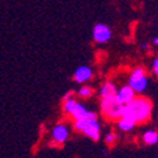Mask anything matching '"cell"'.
<instances>
[{
	"label": "cell",
	"mask_w": 158,
	"mask_h": 158,
	"mask_svg": "<svg viewBox=\"0 0 158 158\" xmlns=\"http://www.w3.org/2000/svg\"><path fill=\"white\" fill-rule=\"evenodd\" d=\"M127 106L131 108L137 122H143L151 115L152 104L144 98H133Z\"/></svg>",
	"instance_id": "1"
},
{
	"label": "cell",
	"mask_w": 158,
	"mask_h": 158,
	"mask_svg": "<svg viewBox=\"0 0 158 158\" xmlns=\"http://www.w3.org/2000/svg\"><path fill=\"white\" fill-rule=\"evenodd\" d=\"M124 104H121L117 101V95L110 98H103L102 99V110L103 113L109 118H121L122 117V109Z\"/></svg>",
	"instance_id": "2"
},
{
	"label": "cell",
	"mask_w": 158,
	"mask_h": 158,
	"mask_svg": "<svg viewBox=\"0 0 158 158\" xmlns=\"http://www.w3.org/2000/svg\"><path fill=\"white\" fill-rule=\"evenodd\" d=\"M129 85L133 88L134 92H142L147 87V77L142 68H137L133 70L129 78Z\"/></svg>",
	"instance_id": "3"
},
{
	"label": "cell",
	"mask_w": 158,
	"mask_h": 158,
	"mask_svg": "<svg viewBox=\"0 0 158 158\" xmlns=\"http://www.w3.org/2000/svg\"><path fill=\"white\" fill-rule=\"evenodd\" d=\"M112 36V30L107 24L98 23L93 28V39L97 43H107Z\"/></svg>",
	"instance_id": "4"
},
{
	"label": "cell",
	"mask_w": 158,
	"mask_h": 158,
	"mask_svg": "<svg viewBox=\"0 0 158 158\" xmlns=\"http://www.w3.org/2000/svg\"><path fill=\"white\" fill-rule=\"evenodd\" d=\"M85 135L90 137L92 139L97 141L99 138V132H101V124L98 123L97 119H93V121H89L88 124L84 127V129L82 131Z\"/></svg>",
	"instance_id": "5"
},
{
	"label": "cell",
	"mask_w": 158,
	"mask_h": 158,
	"mask_svg": "<svg viewBox=\"0 0 158 158\" xmlns=\"http://www.w3.org/2000/svg\"><path fill=\"white\" fill-rule=\"evenodd\" d=\"M134 98V90L131 85H126L121 88L119 92H117V101L121 104H128Z\"/></svg>",
	"instance_id": "6"
},
{
	"label": "cell",
	"mask_w": 158,
	"mask_h": 158,
	"mask_svg": "<svg viewBox=\"0 0 158 158\" xmlns=\"http://www.w3.org/2000/svg\"><path fill=\"white\" fill-rule=\"evenodd\" d=\"M93 75V72L89 67L87 65H82V67H79L75 73H74V81L78 82V83H84L87 81H89V79L92 78Z\"/></svg>",
	"instance_id": "7"
},
{
	"label": "cell",
	"mask_w": 158,
	"mask_h": 158,
	"mask_svg": "<svg viewBox=\"0 0 158 158\" xmlns=\"http://www.w3.org/2000/svg\"><path fill=\"white\" fill-rule=\"evenodd\" d=\"M69 135V131L65 126L63 124H58L54 131H53V138H54V141L56 143H63L67 141V138Z\"/></svg>",
	"instance_id": "8"
},
{
	"label": "cell",
	"mask_w": 158,
	"mask_h": 158,
	"mask_svg": "<svg viewBox=\"0 0 158 158\" xmlns=\"http://www.w3.org/2000/svg\"><path fill=\"white\" fill-rule=\"evenodd\" d=\"M101 95L102 98H110V97H115L117 95V89L115 85L113 83H106L102 89H101Z\"/></svg>",
	"instance_id": "9"
},
{
	"label": "cell",
	"mask_w": 158,
	"mask_h": 158,
	"mask_svg": "<svg viewBox=\"0 0 158 158\" xmlns=\"http://www.w3.org/2000/svg\"><path fill=\"white\" fill-rule=\"evenodd\" d=\"M87 113H88V110H87V108L83 104L77 103L75 107H74V109H73V112L70 114L75 118V119H81V118H84L87 115Z\"/></svg>",
	"instance_id": "10"
},
{
	"label": "cell",
	"mask_w": 158,
	"mask_h": 158,
	"mask_svg": "<svg viewBox=\"0 0 158 158\" xmlns=\"http://www.w3.org/2000/svg\"><path fill=\"white\" fill-rule=\"evenodd\" d=\"M122 119L119 121V123H118V126H119V128L122 131H131L134 124L137 123L134 119H132V118H128V117H121Z\"/></svg>",
	"instance_id": "11"
},
{
	"label": "cell",
	"mask_w": 158,
	"mask_h": 158,
	"mask_svg": "<svg viewBox=\"0 0 158 158\" xmlns=\"http://www.w3.org/2000/svg\"><path fill=\"white\" fill-rule=\"evenodd\" d=\"M143 141L147 144H154L158 142V134L154 131H148L143 134Z\"/></svg>",
	"instance_id": "12"
},
{
	"label": "cell",
	"mask_w": 158,
	"mask_h": 158,
	"mask_svg": "<svg viewBox=\"0 0 158 158\" xmlns=\"http://www.w3.org/2000/svg\"><path fill=\"white\" fill-rule=\"evenodd\" d=\"M75 104H77V102L74 99H72V98H70V99H67L65 103H64V110L67 113H72L74 107H75Z\"/></svg>",
	"instance_id": "13"
},
{
	"label": "cell",
	"mask_w": 158,
	"mask_h": 158,
	"mask_svg": "<svg viewBox=\"0 0 158 158\" xmlns=\"http://www.w3.org/2000/svg\"><path fill=\"white\" fill-rule=\"evenodd\" d=\"M93 94V89L90 87H83L81 88V90H79V95L83 97V98H88Z\"/></svg>",
	"instance_id": "14"
},
{
	"label": "cell",
	"mask_w": 158,
	"mask_h": 158,
	"mask_svg": "<svg viewBox=\"0 0 158 158\" xmlns=\"http://www.w3.org/2000/svg\"><path fill=\"white\" fill-rule=\"evenodd\" d=\"M114 139H115V134H114V133H108V134L106 135V143H107L108 146H112V144L114 143Z\"/></svg>",
	"instance_id": "15"
},
{
	"label": "cell",
	"mask_w": 158,
	"mask_h": 158,
	"mask_svg": "<svg viewBox=\"0 0 158 158\" xmlns=\"http://www.w3.org/2000/svg\"><path fill=\"white\" fill-rule=\"evenodd\" d=\"M153 70H154V73L158 77V59H154V60H153Z\"/></svg>",
	"instance_id": "16"
},
{
	"label": "cell",
	"mask_w": 158,
	"mask_h": 158,
	"mask_svg": "<svg viewBox=\"0 0 158 158\" xmlns=\"http://www.w3.org/2000/svg\"><path fill=\"white\" fill-rule=\"evenodd\" d=\"M73 95V92H69V93H67L65 95H64V101H67V99H70V97Z\"/></svg>",
	"instance_id": "17"
},
{
	"label": "cell",
	"mask_w": 158,
	"mask_h": 158,
	"mask_svg": "<svg viewBox=\"0 0 158 158\" xmlns=\"http://www.w3.org/2000/svg\"><path fill=\"white\" fill-rule=\"evenodd\" d=\"M153 44H156V45H158V36H156V38L153 39Z\"/></svg>",
	"instance_id": "18"
}]
</instances>
